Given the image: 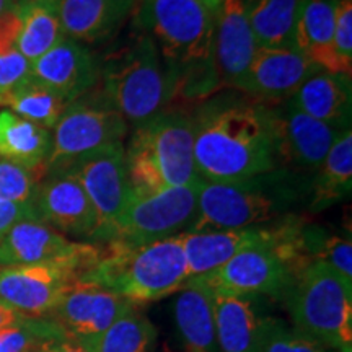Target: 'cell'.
Segmentation results:
<instances>
[{"label": "cell", "mask_w": 352, "mask_h": 352, "mask_svg": "<svg viewBox=\"0 0 352 352\" xmlns=\"http://www.w3.org/2000/svg\"><path fill=\"white\" fill-rule=\"evenodd\" d=\"M19 7V2L16 0H0V19L6 16L7 13H10L12 10Z\"/></svg>", "instance_id": "cell-41"}, {"label": "cell", "mask_w": 352, "mask_h": 352, "mask_svg": "<svg viewBox=\"0 0 352 352\" xmlns=\"http://www.w3.org/2000/svg\"><path fill=\"white\" fill-rule=\"evenodd\" d=\"M202 179L157 192L131 191L126 208L104 236L103 243L145 245L170 239L191 228L197 214Z\"/></svg>", "instance_id": "cell-8"}, {"label": "cell", "mask_w": 352, "mask_h": 352, "mask_svg": "<svg viewBox=\"0 0 352 352\" xmlns=\"http://www.w3.org/2000/svg\"><path fill=\"white\" fill-rule=\"evenodd\" d=\"M26 318H28V316L20 314L15 308H12L10 305H7L6 302L0 300V331L12 327H19V324L23 323Z\"/></svg>", "instance_id": "cell-40"}, {"label": "cell", "mask_w": 352, "mask_h": 352, "mask_svg": "<svg viewBox=\"0 0 352 352\" xmlns=\"http://www.w3.org/2000/svg\"><path fill=\"white\" fill-rule=\"evenodd\" d=\"M32 78V63L16 47L0 51V101Z\"/></svg>", "instance_id": "cell-36"}, {"label": "cell", "mask_w": 352, "mask_h": 352, "mask_svg": "<svg viewBox=\"0 0 352 352\" xmlns=\"http://www.w3.org/2000/svg\"><path fill=\"white\" fill-rule=\"evenodd\" d=\"M267 108L274 131L277 168L294 173L318 170L341 131L302 113L290 100L267 104Z\"/></svg>", "instance_id": "cell-12"}, {"label": "cell", "mask_w": 352, "mask_h": 352, "mask_svg": "<svg viewBox=\"0 0 352 352\" xmlns=\"http://www.w3.org/2000/svg\"><path fill=\"white\" fill-rule=\"evenodd\" d=\"M52 147L50 129L23 120L10 109L0 111V155L13 164L47 175V158Z\"/></svg>", "instance_id": "cell-26"}, {"label": "cell", "mask_w": 352, "mask_h": 352, "mask_svg": "<svg viewBox=\"0 0 352 352\" xmlns=\"http://www.w3.org/2000/svg\"><path fill=\"white\" fill-rule=\"evenodd\" d=\"M134 303L95 284L78 283L65 294L47 318L76 341L94 338L132 310Z\"/></svg>", "instance_id": "cell-17"}, {"label": "cell", "mask_w": 352, "mask_h": 352, "mask_svg": "<svg viewBox=\"0 0 352 352\" xmlns=\"http://www.w3.org/2000/svg\"><path fill=\"white\" fill-rule=\"evenodd\" d=\"M43 176L25 166L0 160V201L15 204H33L34 195Z\"/></svg>", "instance_id": "cell-33"}, {"label": "cell", "mask_w": 352, "mask_h": 352, "mask_svg": "<svg viewBox=\"0 0 352 352\" xmlns=\"http://www.w3.org/2000/svg\"><path fill=\"white\" fill-rule=\"evenodd\" d=\"M60 170H69L85 189L98 219V228L91 240L103 241L126 208L132 191L126 170L124 144L108 145Z\"/></svg>", "instance_id": "cell-11"}, {"label": "cell", "mask_w": 352, "mask_h": 352, "mask_svg": "<svg viewBox=\"0 0 352 352\" xmlns=\"http://www.w3.org/2000/svg\"><path fill=\"white\" fill-rule=\"evenodd\" d=\"M258 50L245 0H223L214 19L212 56L223 87H233Z\"/></svg>", "instance_id": "cell-19"}, {"label": "cell", "mask_w": 352, "mask_h": 352, "mask_svg": "<svg viewBox=\"0 0 352 352\" xmlns=\"http://www.w3.org/2000/svg\"><path fill=\"white\" fill-rule=\"evenodd\" d=\"M266 227L239 228V230L183 232V248L188 263L189 279L209 274L226 264L241 250L266 240Z\"/></svg>", "instance_id": "cell-23"}, {"label": "cell", "mask_w": 352, "mask_h": 352, "mask_svg": "<svg viewBox=\"0 0 352 352\" xmlns=\"http://www.w3.org/2000/svg\"><path fill=\"white\" fill-rule=\"evenodd\" d=\"M287 296L297 329L328 349L352 352V280L316 261L294 280Z\"/></svg>", "instance_id": "cell-7"}, {"label": "cell", "mask_w": 352, "mask_h": 352, "mask_svg": "<svg viewBox=\"0 0 352 352\" xmlns=\"http://www.w3.org/2000/svg\"><path fill=\"white\" fill-rule=\"evenodd\" d=\"M124 160L134 192L147 195L199 182L189 113L165 109L135 127Z\"/></svg>", "instance_id": "cell-3"}, {"label": "cell", "mask_w": 352, "mask_h": 352, "mask_svg": "<svg viewBox=\"0 0 352 352\" xmlns=\"http://www.w3.org/2000/svg\"><path fill=\"white\" fill-rule=\"evenodd\" d=\"M296 175L277 168L232 182L202 179L197 214L188 232L239 230L267 222L294 199Z\"/></svg>", "instance_id": "cell-5"}, {"label": "cell", "mask_w": 352, "mask_h": 352, "mask_svg": "<svg viewBox=\"0 0 352 352\" xmlns=\"http://www.w3.org/2000/svg\"><path fill=\"white\" fill-rule=\"evenodd\" d=\"M196 170L204 182H232L277 170L267 104L243 94H215L189 113Z\"/></svg>", "instance_id": "cell-1"}, {"label": "cell", "mask_w": 352, "mask_h": 352, "mask_svg": "<svg viewBox=\"0 0 352 352\" xmlns=\"http://www.w3.org/2000/svg\"><path fill=\"white\" fill-rule=\"evenodd\" d=\"M38 219L59 233L94 239L98 219L85 189L69 170L50 171L33 199Z\"/></svg>", "instance_id": "cell-16"}, {"label": "cell", "mask_w": 352, "mask_h": 352, "mask_svg": "<svg viewBox=\"0 0 352 352\" xmlns=\"http://www.w3.org/2000/svg\"><path fill=\"white\" fill-rule=\"evenodd\" d=\"M32 352H87V351L80 346V342L72 340V338H60V340L43 342V344H39L36 349Z\"/></svg>", "instance_id": "cell-39"}, {"label": "cell", "mask_w": 352, "mask_h": 352, "mask_svg": "<svg viewBox=\"0 0 352 352\" xmlns=\"http://www.w3.org/2000/svg\"><path fill=\"white\" fill-rule=\"evenodd\" d=\"M311 183V209L323 210L351 195L352 189V132L338 135L328 155L318 166Z\"/></svg>", "instance_id": "cell-29"}, {"label": "cell", "mask_w": 352, "mask_h": 352, "mask_svg": "<svg viewBox=\"0 0 352 352\" xmlns=\"http://www.w3.org/2000/svg\"><path fill=\"white\" fill-rule=\"evenodd\" d=\"M138 0H57V13L67 38L101 43L121 28Z\"/></svg>", "instance_id": "cell-22"}, {"label": "cell", "mask_w": 352, "mask_h": 352, "mask_svg": "<svg viewBox=\"0 0 352 352\" xmlns=\"http://www.w3.org/2000/svg\"><path fill=\"white\" fill-rule=\"evenodd\" d=\"M175 324L182 352H217L212 290L188 280L175 303Z\"/></svg>", "instance_id": "cell-24"}, {"label": "cell", "mask_w": 352, "mask_h": 352, "mask_svg": "<svg viewBox=\"0 0 352 352\" xmlns=\"http://www.w3.org/2000/svg\"><path fill=\"white\" fill-rule=\"evenodd\" d=\"M69 338L54 320L28 316L19 327L0 331V352H32L46 341Z\"/></svg>", "instance_id": "cell-32"}, {"label": "cell", "mask_w": 352, "mask_h": 352, "mask_svg": "<svg viewBox=\"0 0 352 352\" xmlns=\"http://www.w3.org/2000/svg\"><path fill=\"white\" fill-rule=\"evenodd\" d=\"M0 104H7L10 111L19 114L23 120L51 129L57 124L69 103L32 76L28 82L3 96Z\"/></svg>", "instance_id": "cell-31"}, {"label": "cell", "mask_w": 352, "mask_h": 352, "mask_svg": "<svg viewBox=\"0 0 352 352\" xmlns=\"http://www.w3.org/2000/svg\"><path fill=\"white\" fill-rule=\"evenodd\" d=\"M83 274L69 261L0 267V300L26 316H47Z\"/></svg>", "instance_id": "cell-10"}, {"label": "cell", "mask_w": 352, "mask_h": 352, "mask_svg": "<svg viewBox=\"0 0 352 352\" xmlns=\"http://www.w3.org/2000/svg\"><path fill=\"white\" fill-rule=\"evenodd\" d=\"M333 50L342 74L352 72V0H338L334 16Z\"/></svg>", "instance_id": "cell-35"}, {"label": "cell", "mask_w": 352, "mask_h": 352, "mask_svg": "<svg viewBox=\"0 0 352 352\" xmlns=\"http://www.w3.org/2000/svg\"><path fill=\"white\" fill-rule=\"evenodd\" d=\"M212 303L219 349L222 352H259L270 316L261 314L258 296L212 290Z\"/></svg>", "instance_id": "cell-20"}, {"label": "cell", "mask_w": 352, "mask_h": 352, "mask_svg": "<svg viewBox=\"0 0 352 352\" xmlns=\"http://www.w3.org/2000/svg\"><path fill=\"white\" fill-rule=\"evenodd\" d=\"M199 2H202V3H204V6L206 7H208V8H210V10H217V8H219V6H220V3H222L223 2V0H199Z\"/></svg>", "instance_id": "cell-42"}, {"label": "cell", "mask_w": 352, "mask_h": 352, "mask_svg": "<svg viewBox=\"0 0 352 352\" xmlns=\"http://www.w3.org/2000/svg\"><path fill=\"white\" fill-rule=\"evenodd\" d=\"M318 69L292 47H258L252 63L232 88L258 103L277 104L289 100Z\"/></svg>", "instance_id": "cell-15"}, {"label": "cell", "mask_w": 352, "mask_h": 352, "mask_svg": "<svg viewBox=\"0 0 352 352\" xmlns=\"http://www.w3.org/2000/svg\"><path fill=\"white\" fill-rule=\"evenodd\" d=\"M189 280L240 296H283L294 284L285 264L270 246V230L266 240L241 250L209 274Z\"/></svg>", "instance_id": "cell-13"}, {"label": "cell", "mask_w": 352, "mask_h": 352, "mask_svg": "<svg viewBox=\"0 0 352 352\" xmlns=\"http://www.w3.org/2000/svg\"><path fill=\"white\" fill-rule=\"evenodd\" d=\"M20 19L21 28L15 47L32 64L65 38L57 13V0L20 2Z\"/></svg>", "instance_id": "cell-28"}, {"label": "cell", "mask_w": 352, "mask_h": 352, "mask_svg": "<svg viewBox=\"0 0 352 352\" xmlns=\"http://www.w3.org/2000/svg\"><path fill=\"white\" fill-rule=\"evenodd\" d=\"M215 12L199 0H140L138 23L155 41L173 80L184 70L215 64Z\"/></svg>", "instance_id": "cell-6"}, {"label": "cell", "mask_w": 352, "mask_h": 352, "mask_svg": "<svg viewBox=\"0 0 352 352\" xmlns=\"http://www.w3.org/2000/svg\"><path fill=\"white\" fill-rule=\"evenodd\" d=\"M338 0H302L296 34V50L320 69L342 74L333 50Z\"/></svg>", "instance_id": "cell-25"}, {"label": "cell", "mask_w": 352, "mask_h": 352, "mask_svg": "<svg viewBox=\"0 0 352 352\" xmlns=\"http://www.w3.org/2000/svg\"><path fill=\"white\" fill-rule=\"evenodd\" d=\"M157 329L138 307L94 338L77 341L87 352H152Z\"/></svg>", "instance_id": "cell-30"}, {"label": "cell", "mask_w": 352, "mask_h": 352, "mask_svg": "<svg viewBox=\"0 0 352 352\" xmlns=\"http://www.w3.org/2000/svg\"><path fill=\"white\" fill-rule=\"evenodd\" d=\"M101 94L135 127L168 109L173 87L157 44L139 34L100 63Z\"/></svg>", "instance_id": "cell-4"}, {"label": "cell", "mask_w": 352, "mask_h": 352, "mask_svg": "<svg viewBox=\"0 0 352 352\" xmlns=\"http://www.w3.org/2000/svg\"><path fill=\"white\" fill-rule=\"evenodd\" d=\"M100 253V245L70 241L41 220H21L0 240V267L69 261L80 264L87 272Z\"/></svg>", "instance_id": "cell-14"}, {"label": "cell", "mask_w": 352, "mask_h": 352, "mask_svg": "<svg viewBox=\"0 0 352 352\" xmlns=\"http://www.w3.org/2000/svg\"><path fill=\"white\" fill-rule=\"evenodd\" d=\"M32 76L65 103L91 91L100 80V63L82 43L65 36L32 64Z\"/></svg>", "instance_id": "cell-18"}, {"label": "cell", "mask_w": 352, "mask_h": 352, "mask_svg": "<svg viewBox=\"0 0 352 352\" xmlns=\"http://www.w3.org/2000/svg\"><path fill=\"white\" fill-rule=\"evenodd\" d=\"M16 2H30V0H16Z\"/></svg>", "instance_id": "cell-43"}, {"label": "cell", "mask_w": 352, "mask_h": 352, "mask_svg": "<svg viewBox=\"0 0 352 352\" xmlns=\"http://www.w3.org/2000/svg\"><path fill=\"white\" fill-rule=\"evenodd\" d=\"M302 113L338 131L351 129V76L315 70L289 98Z\"/></svg>", "instance_id": "cell-21"}, {"label": "cell", "mask_w": 352, "mask_h": 352, "mask_svg": "<svg viewBox=\"0 0 352 352\" xmlns=\"http://www.w3.org/2000/svg\"><path fill=\"white\" fill-rule=\"evenodd\" d=\"M21 220H39L33 204H15V202L0 201V240Z\"/></svg>", "instance_id": "cell-38"}, {"label": "cell", "mask_w": 352, "mask_h": 352, "mask_svg": "<svg viewBox=\"0 0 352 352\" xmlns=\"http://www.w3.org/2000/svg\"><path fill=\"white\" fill-rule=\"evenodd\" d=\"M104 245L80 283L95 284L140 305L178 292L189 280L182 233L145 245Z\"/></svg>", "instance_id": "cell-2"}, {"label": "cell", "mask_w": 352, "mask_h": 352, "mask_svg": "<svg viewBox=\"0 0 352 352\" xmlns=\"http://www.w3.org/2000/svg\"><path fill=\"white\" fill-rule=\"evenodd\" d=\"M127 121L101 91H88L70 101L54 126L47 173L108 145L122 142Z\"/></svg>", "instance_id": "cell-9"}, {"label": "cell", "mask_w": 352, "mask_h": 352, "mask_svg": "<svg viewBox=\"0 0 352 352\" xmlns=\"http://www.w3.org/2000/svg\"><path fill=\"white\" fill-rule=\"evenodd\" d=\"M316 261L327 263L346 279L352 280V243L349 239L324 233L320 241Z\"/></svg>", "instance_id": "cell-37"}, {"label": "cell", "mask_w": 352, "mask_h": 352, "mask_svg": "<svg viewBox=\"0 0 352 352\" xmlns=\"http://www.w3.org/2000/svg\"><path fill=\"white\" fill-rule=\"evenodd\" d=\"M302 0H245L246 15L258 47L296 50V25Z\"/></svg>", "instance_id": "cell-27"}, {"label": "cell", "mask_w": 352, "mask_h": 352, "mask_svg": "<svg viewBox=\"0 0 352 352\" xmlns=\"http://www.w3.org/2000/svg\"><path fill=\"white\" fill-rule=\"evenodd\" d=\"M259 352H331L300 329L285 327L280 320L267 318Z\"/></svg>", "instance_id": "cell-34"}]
</instances>
